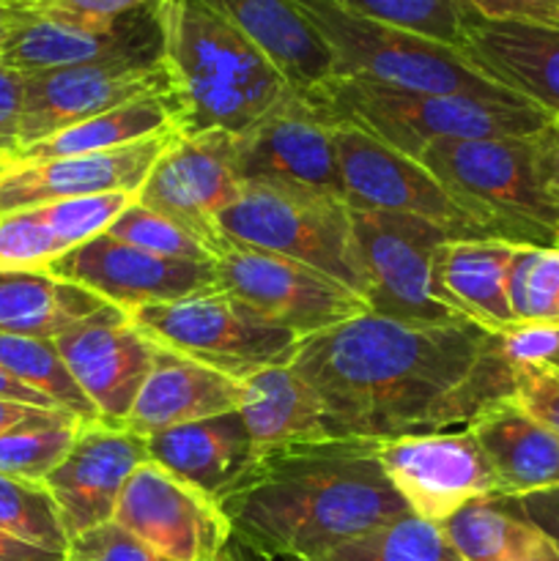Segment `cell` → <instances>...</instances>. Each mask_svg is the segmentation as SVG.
I'll return each instance as SVG.
<instances>
[{"label": "cell", "mask_w": 559, "mask_h": 561, "mask_svg": "<svg viewBox=\"0 0 559 561\" xmlns=\"http://www.w3.org/2000/svg\"><path fill=\"white\" fill-rule=\"evenodd\" d=\"M554 131H557V137H559V115H557V118H554Z\"/></svg>", "instance_id": "57"}, {"label": "cell", "mask_w": 559, "mask_h": 561, "mask_svg": "<svg viewBox=\"0 0 559 561\" xmlns=\"http://www.w3.org/2000/svg\"><path fill=\"white\" fill-rule=\"evenodd\" d=\"M543 162H546V179H548V186H551V195H554V201H557V208H559V137L554 129L546 140V153H543ZM557 244H559V233H557Z\"/></svg>", "instance_id": "51"}, {"label": "cell", "mask_w": 559, "mask_h": 561, "mask_svg": "<svg viewBox=\"0 0 559 561\" xmlns=\"http://www.w3.org/2000/svg\"><path fill=\"white\" fill-rule=\"evenodd\" d=\"M378 460L409 510L444 524L475 499H497V480L469 427L378 442Z\"/></svg>", "instance_id": "12"}, {"label": "cell", "mask_w": 559, "mask_h": 561, "mask_svg": "<svg viewBox=\"0 0 559 561\" xmlns=\"http://www.w3.org/2000/svg\"><path fill=\"white\" fill-rule=\"evenodd\" d=\"M148 460L219 502L255 460L239 411L170 427L148 438Z\"/></svg>", "instance_id": "27"}, {"label": "cell", "mask_w": 559, "mask_h": 561, "mask_svg": "<svg viewBox=\"0 0 559 561\" xmlns=\"http://www.w3.org/2000/svg\"><path fill=\"white\" fill-rule=\"evenodd\" d=\"M239 414L255 455L288 444L334 438L321 398L290 365L266 367L241 378Z\"/></svg>", "instance_id": "28"}, {"label": "cell", "mask_w": 559, "mask_h": 561, "mask_svg": "<svg viewBox=\"0 0 559 561\" xmlns=\"http://www.w3.org/2000/svg\"><path fill=\"white\" fill-rule=\"evenodd\" d=\"M482 20L559 27V0H466Z\"/></svg>", "instance_id": "46"}, {"label": "cell", "mask_w": 559, "mask_h": 561, "mask_svg": "<svg viewBox=\"0 0 559 561\" xmlns=\"http://www.w3.org/2000/svg\"><path fill=\"white\" fill-rule=\"evenodd\" d=\"M515 250L499 239L444 241L433 252V294L466 321L493 334L510 332L518 327L507 294Z\"/></svg>", "instance_id": "23"}, {"label": "cell", "mask_w": 559, "mask_h": 561, "mask_svg": "<svg viewBox=\"0 0 559 561\" xmlns=\"http://www.w3.org/2000/svg\"><path fill=\"white\" fill-rule=\"evenodd\" d=\"M0 367L20 383L31 387L33 392H42L44 398L53 400L58 409L80 416L82 422L102 420L85 392L71 378L69 367L55 348V340L0 334Z\"/></svg>", "instance_id": "33"}, {"label": "cell", "mask_w": 559, "mask_h": 561, "mask_svg": "<svg viewBox=\"0 0 559 561\" xmlns=\"http://www.w3.org/2000/svg\"><path fill=\"white\" fill-rule=\"evenodd\" d=\"M499 343L513 367H559V329L518 323L499 334Z\"/></svg>", "instance_id": "43"}, {"label": "cell", "mask_w": 559, "mask_h": 561, "mask_svg": "<svg viewBox=\"0 0 559 561\" xmlns=\"http://www.w3.org/2000/svg\"><path fill=\"white\" fill-rule=\"evenodd\" d=\"M27 16V9L25 5H16V3H5V0H0V49H3L5 38L14 33V27L20 25L22 20Z\"/></svg>", "instance_id": "53"}, {"label": "cell", "mask_w": 559, "mask_h": 561, "mask_svg": "<svg viewBox=\"0 0 559 561\" xmlns=\"http://www.w3.org/2000/svg\"><path fill=\"white\" fill-rule=\"evenodd\" d=\"M157 16L179 135H241L296 93L250 38L206 5L157 0Z\"/></svg>", "instance_id": "3"}, {"label": "cell", "mask_w": 559, "mask_h": 561, "mask_svg": "<svg viewBox=\"0 0 559 561\" xmlns=\"http://www.w3.org/2000/svg\"><path fill=\"white\" fill-rule=\"evenodd\" d=\"M148 460V438L113 422H82L69 455L44 480L69 542L113 524L115 507L137 466Z\"/></svg>", "instance_id": "20"}, {"label": "cell", "mask_w": 559, "mask_h": 561, "mask_svg": "<svg viewBox=\"0 0 559 561\" xmlns=\"http://www.w3.org/2000/svg\"><path fill=\"white\" fill-rule=\"evenodd\" d=\"M80 425L82 420L75 414H64L58 420L31 422L0 436V474L44 482L69 455Z\"/></svg>", "instance_id": "35"}, {"label": "cell", "mask_w": 559, "mask_h": 561, "mask_svg": "<svg viewBox=\"0 0 559 561\" xmlns=\"http://www.w3.org/2000/svg\"><path fill=\"white\" fill-rule=\"evenodd\" d=\"M69 414V411H53V409H36V405L14 403V400H0V436L16 431L22 425L44 420H58V416ZM80 420V416H77Z\"/></svg>", "instance_id": "48"}, {"label": "cell", "mask_w": 559, "mask_h": 561, "mask_svg": "<svg viewBox=\"0 0 559 561\" xmlns=\"http://www.w3.org/2000/svg\"><path fill=\"white\" fill-rule=\"evenodd\" d=\"M0 529L47 551H69V535L44 482L0 474Z\"/></svg>", "instance_id": "37"}, {"label": "cell", "mask_w": 559, "mask_h": 561, "mask_svg": "<svg viewBox=\"0 0 559 561\" xmlns=\"http://www.w3.org/2000/svg\"><path fill=\"white\" fill-rule=\"evenodd\" d=\"M464 561H524L546 540L502 499H475L442 524Z\"/></svg>", "instance_id": "31"}, {"label": "cell", "mask_w": 559, "mask_h": 561, "mask_svg": "<svg viewBox=\"0 0 559 561\" xmlns=\"http://www.w3.org/2000/svg\"><path fill=\"white\" fill-rule=\"evenodd\" d=\"M214 272L217 290L301 340L367 312V301L329 274L239 241H225Z\"/></svg>", "instance_id": "10"}, {"label": "cell", "mask_w": 559, "mask_h": 561, "mask_svg": "<svg viewBox=\"0 0 559 561\" xmlns=\"http://www.w3.org/2000/svg\"><path fill=\"white\" fill-rule=\"evenodd\" d=\"M329 44L338 77L376 82L398 91L458 93L493 102H529L482 75L458 47L403 31L370 16L351 14L329 0H290Z\"/></svg>", "instance_id": "6"}, {"label": "cell", "mask_w": 559, "mask_h": 561, "mask_svg": "<svg viewBox=\"0 0 559 561\" xmlns=\"http://www.w3.org/2000/svg\"><path fill=\"white\" fill-rule=\"evenodd\" d=\"M60 359L104 422L124 425L159 345L129 321V312L104 307L55 337Z\"/></svg>", "instance_id": "19"}, {"label": "cell", "mask_w": 559, "mask_h": 561, "mask_svg": "<svg viewBox=\"0 0 559 561\" xmlns=\"http://www.w3.org/2000/svg\"><path fill=\"white\" fill-rule=\"evenodd\" d=\"M497 480V499H524L559 488V438L502 398L469 425Z\"/></svg>", "instance_id": "26"}, {"label": "cell", "mask_w": 559, "mask_h": 561, "mask_svg": "<svg viewBox=\"0 0 559 561\" xmlns=\"http://www.w3.org/2000/svg\"><path fill=\"white\" fill-rule=\"evenodd\" d=\"M135 201L137 195H132V192H104V195L71 197V201L47 203V206L36 208H42L49 228L55 230L58 241L69 252L85 241L96 239V236L107 233L110 225Z\"/></svg>", "instance_id": "40"}, {"label": "cell", "mask_w": 559, "mask_h": 561, "mask_svg": "<svg viewBox=\"0 0 559 561\" xmlns=\"http://www.w3.org/2000/svg\"><path fill=\"white\" fill-rule=\"evenodd\" d=\"M219 561H236V559H233V553H230V551H228V548H225L223 559H219Z\"/></svg>", "instance_id": "55"}, {"label": "cell", "mask_w": 559, "mask_h": 561, "mask_svg": "<svg viewBox=\"0 0 559 561\" xmlns=\"http://www.w3.org/2000/svg\"><path fill=\"white\" fill-rule=\"evenodd\" d=\"M151 0H33L25 9L38 16H58L77 22H107L142 9Z\"/></svg>", "instance_id": "44"}, {"label": "cell", "mask_w": 559, "mask_h": 561, "mask_svg": "<svg viewBox=\"0 0 559 561\" xmlns=\"http://www.w3.org/2000/svg\"><path fill=\"white\" fill-rule=\"evenodd\" d=\"M27 75L0 64V157L20 146V121L25 107Z\"/></svg>", "instance_id": "45"}, {"label": "cell", "mask_w": 559, "mask_h": 561, "mask_svg": "<svg viewBox=\"0 0 559 561\" xmlns=\"http://www.w3.org/2000/svg\"><path fill=\"white\" fill-rule=\"evenodd\" d=\"M66 561H173L151 551L146 542L132 537L115 524L96 526L85 535L75 537L66 551Z\"/></svg>", "instance_id": "42"}, {"label": "cell", "mask_w": 559, "mask_h": 561, "mask_svg": "<svg viewBox=\"0 0 559 561\" xmlns=\"http://www.w3.org/2000/svg\"><path fill=\"white\" fill-rule=\"evenodd\" d=\"M5 3H16V5H27V3H33V0H5Z\"/></svg>", "instance_id": "56"}, {"label": "cell", "mask_w": 559, "mask_h": 561, "mask_svg": "<svg viewBox=\"0 0 559 561\" xmlns=\"http://www.w3.org/2000/svg\"><path fill=\"white\" fill-rule=\"evenodd\" d=\"M228 241L274 252L329 274L365 299L343 197L277 184H241L239 197L217 217Z\"/></svg>", "instance_id": "7"}, {"label": "cell", "mask_w": 559, "mask_h": 561, "mask_svg": "<svg viewBox=\"0 0 559 561\" xmlns=\"http://www.w3.org/2000/svg\"><path fill=\"white\" fill-rule=\"evenodd\" d=\"M230 164L239 184H277L343 197L334 129L307 104L301 91L230 137Z\"/></svg>", "instance_id": "13"}, {"label": "cell", "mask_w": 559, "mask_h": 561, "mask_svg": "<svg viewBox=\"0 0 559 561\" xmlns=\"http://www.w3.org/2000/svg\"><path fill=\"white\" fill-rule=\"evenodd\" d=\"M25 107H22L16 148L47 140L60 129H69L137 99L170 93V77L162 60L159 64L118 60V64L25 71Z\"/></svg>", "instance_id": "17"}, {"label": "cell", "mask_w": 559, "mask_h": 561, "mask_svg": "<svg viewBox=\"0 0 559 561\" xmlns=\"http://www.w3.org/2000/svg\"><path fill=\"white\" fill-rule=\"evenodd\" d=\"M464 55L499 85L559 115V27L477 16Z\"/></svg>", "instance_id": "24"}, {"label": "cell", "mask_w": 559, "mask_h": 561, "mask_svg": "<svg viewBox=\"0 0 559 561\" xmlns=\"http://www.w3.org/2000/svg\"><path fill=\"white\" fill-rule=\"evenodd\" d=\"M329 3L351 14L422 33L449 47H458L460 53L471 22L480 16L466 0H329Z\"/></svg>", "instance_id": "34"}, {"label": "cell", "mask_w": 559, "mask_h": 561, "mask_svg": "<svg viewBox=\"0 0 559 561\" xmlns=\"http://www.w3.org/2000/svg\"><path fill=\"white\" fill-rule=\"evenodd\" d=\"M159 64L162 27L157 0L107 22H77L27 11L0 49V64L20 71L69 69L91 64Z\"/></svg>", "instance_id": "16"}, {"label": "cell", "mask_w": 559, "mask_h": 561, "mask_svg": "<svg viewBox=\"0 0 559 561\" xmlns=\"http://www.w3.org/2000/svg\"><path fill=\"white\" fill-rule=\"evenodd\" d=\"M228 551L233 553L236 561H307V559H301V557H294V553L258 551V548L244 546V542L233 540V537H230V542H228Z\"/></svg>", "instance_id": "52"}, {"label": "cell", "mask_w": 559, "mask_h": 561, "mask_svg": "<svg viewBox=\"0 0 559 561\" xmlns=\"http://www.w3.org/2000/svg\"><path fill=\"white\" fill-rule=\"evenodd\" d=\"M250 38L280 75L307 93L338 77L332 49L290 0H195Z\"/></svg>", "instance_id": "25"}, {"label": "cell", "mask_w": 559, "mask_h": 561, "mask_svg": "<svg viewBox=\"0 0 559 561\" xmlns=\"http://www.w3.org/2000/svg\"><path fill=\"white\" fill-rule=\"evenodd\" d=\"M301 96L332 129H360L411 159L436 140L540 137L554 129V115L532 102L398 91L356 77H334Z\"/></svg>", "instance_id": "4"}, {"label": "cell", "mask_w": 559, "mask_h": 561, "mask_svg": "<svg viewBox=\"0 0 559 561\" xmlns=\"http://www.w3.org/2000/svg\"><path fill=\"white\" fill-rule=\"evenodd\" d=\"M507 294L515 323L559 329V244L518 247L510 266Z\"/></svg>", "instance_id": "36"}, {"label": "cell", "mask_w": 559, "mask_h": 561, "mask_svg": "<svg viewBox=\"0 0 559 561\" xmlns=\"http://www.w3.org/2000/svg\"><path fill=\"white\" fill-rule=\"evenodd\" d=\"M0 561H66V553L47 551L0 529Z\"/></svg>", "instance_id": "49"}, {"label": "cell", "mask_w": 559, "mask_h": 561, "mask_svg": "<svg viewBox=\"0 0 559 561\" xmlns=\"http://www.w3.org/2000/svg\"><path fill=\"white\" fill-rule=\"evenodd\" d=\"M64 255L42 208L0 214V272H47Z\"/></svg>", "instance_id": "39"}, {"label": "cell", "mask_w": 559, "mask_h": 561, "mask_svg": "<svg viewBox=\"0 0 559 561\" xmlns=\"http://www.w3.org/2000/svg\"><path fill=\"white\" fill-rule=\"evenodd\" d=\"M129 321L162 348L206 365L225 376H252L266 367L290 365L301 337L263 321L223 290L146 305L129 312Z\"/></svg>", "instance_id": "8"}, {"label": "cell", "mask_w": 559, "mask_h": 561, "mask_svg": "<svg viewBox=\"0 0 559 561\" xmlns=\"http://www.w3.org/2000/svg\"><path fill=\"white\" fill-rule=\"evenodd\" d=\"M170 129H173V107H170V99L146 96L124 104V107L110 110V113L96 115V118H88L82 124L69 126V129H60L58 135L47 137V140L16 148L14 153L0 157V162H44V159L118 151V148L135 146V142L164 135Z\"/></svg>", "instance_id": "30"}, {"label": "cell", "mask_w": 559, "mask_h": 561, "mask_svg": "<svg viewBox=\"0 0 559 561\" xmlns=\"http://www.w3.org/2000/svg\"><path fill=\"white\" fill-rule=\"evenodd\" d=\"M510 398L559 438V367H513Z\"/></svg>", "instance_id": "41"}, {"label": "cell", "mask_w": 559, "mask_h": 561, "mask_svg": "<svg viewBox=\"0 0 559 561\" xmlns=\"http://www.w3.org/2000/svg\"><path fill=\"white\" fill-rule=\"evenodd\" d=\"M217 507L233 540L307 561L411 513L384 474L378 442L367 438H323L255 455Z\"/></svg>", "instance_id": "2"}, {"label": "cell", "mask_w": 559, "mask_h": 561, "mask_svg": "<svg viewBox=\"0 0 559 561\" xmlns=\"http://www.w3.org/2000/svg\"><path fill=\"white\" fill-rule=\"evenodd\" d=\"M0 400H14V403H25V405H36V409H53V411H64L53 403L49 398H44L42 392H33L31 387L16 381L14 376L0 367Z\"/></svg>", "instance_id": "50"}, {"label": "cell", "mask_w": 559, "mask_h": 561, "mask_svg": "<svg viewBox=\"0 0 559 561\" xmlns=\"http://www.w3.org/2000/svg\"><path fill=\"white\" fill-rule=\"evenodd\" d=\"M47 272L91 290L99 299L124 312L217 288L214 263L153 255L107 233L69 250Z\"/></svg>", "instance_id": "18"}, {"label": "cell", "mask_w": 559, "mask_h": 561, "mask_svg": "<svg viewBox=\"0 0 559 561\" xmlns=\"http://www.w3.org/2000/svg\"><path fill=\"white\" fill-rule=\"evenodd\" d=\"M290 367L321 398L334 438L389 442L458 431L513 394V365L499 334L477 323L362 312L301 340Z\"/></svg>", "instance_id": "1"}, {"label": "cell", "mask_w": 559, "mask_h": 561, "mask_svg": "<svg viewBox=\"0 0 559 561\" xmlns=\"http://www.w3.org/2000/svg\"><path fill=\"white\" fill-rule=\"evenodd\" d=\"M113 524L173 561H219L230 542V524L217 502L153 460L129 477Z\"/></svg>", "instance_id": "14"}, {"label": "cell", "mask_w": 559, "mask_h": 561, "mask_svg": "<svg viewBox=\"0 0 559 561\" xmlns=\"http://www.w3.org/2000/svg\"><path fill=\"white\" fill-rule=\"evenodd\" d=\"M107 301L49 272H0V334L55 340Z\"/></svg>", "instance_id": "29"}, {"label": "cell", "mask_w": 559, "mask_h": 561, "mask_svg": "<svg viewBox=\"0 0 559 561\" xmlns=\"http://www.w3.org/2000/svg\"><path fill=\"white\" fill-rule=\"evenodd\" d=\"M524 561H559V548L546 537Z\"/></svg>", "instance_id": "54"}, {"label": "cell", "mask_w": 559, "mask_h": 561, "mask_svg": "<svg viewBox=\"0 0 559 561\" xmlns=\"http://www.w3.org/2000/svg\"><path fill=\"white\" fill-rule=\"evenodd\" d=\"M334 151L351 208L409 214L438 225L455 239H486L480 225L417 159L345 126L334 129Z\"/></svg>", "instance_id": "11"}, {"label": "cell", "mask_w": 559, "mask_h": 561, "mask_svg": "<svg viewBox=\"0 0 559 561\" xmlns=\"http://www.w3.org/2000/svg\"><path fill=\"white\" fill-rule=\"evenodd\" d=\"M351 230L367 312L409 323H471L444 307L431 283L433 252L455 236L427 219L370 208H351Z\"/></svg>", "instance_id": "9"}, {"label": "cell", "mask_w": 559, "mask_h": 561, "mask_svg": "<svg viewBox=\"0 0 559 561\" xmlns=\"http://www.w3.org/2000/svg\"><path fill=\"white\" fill-rule=\"evenodd\" d=\"M507 502L521 518H526L529 524H535L554 546L559 548V488L543 493H532L524 499H502Z\"/></svg>", "instance_id": "47"}, {"label": "cell", "mask_w": 559, "mask_h": 561, "mask_svg": "<svg viewBox=\"0 0 559 561\" xmlns=\"http://www.w3.org/2000/svg\"><path fill=\"white\" fill-rule=\"evenodd\" d=\"M318 561H464L442 524L420 518L414 513L398 515L376 529L340 542Z\"/></svg>", "instance_id": "32"}, {"label": "cell", "mask_w": 559, "mask_h": 561, "mask_svg": "<svg viewBox=\"0 0 559 561\" xmlns=\"http://www.w3.org/2000/svg\"><path fill=\"white\" fill-rule=\"evenodd\" d=\"M170 137L173 129L118 151L44 162H0V214L104 192L137 195Z\"/></svg>", "instance_id": "21"}, {"label": "cell", "mask_w": 559, "mask_h": 561, "mask_svg": "<svg viewBox=\"0 0 559 561\" xmlns=\"http://www.w3.org/2000/svg\"><path fill=\"white\" fill-rule=\"evenodd\" d=\"M241 381L159 345L157 362L142 381L124 427L151 438L170 427L239 411Z\"/></svg>", "instance_id": "22"}, {"label": "cell", "mask_w": 559, "mask_h": 561, "mask_svg": "<svg viewBox=\"0 0 559 561\" xmlns=\"http://www.w3.org/2000/svg\"><path fill=\"white\" fill-rule=\"evenodd\" d=\"M107 236L113 239L135 244L140 250L153 252V255L173 257V261H192V263H214V252L203 239H197L192 230L179 225L175 219L153 211V208L132 203L118 219L107 228Z\"/></svg>", "instance_id": "38"}, {"label": "cell", "mask_w": 559, "mask_h": 561, "mask_svg": "<svg viewBox=\"0 0 559 561\" xmlns=\"http://www.w3.org/2000/svg\"><path fill=\"white\" fill-rule=\"evenodd\" d=\"M548 135L436 140L422 148L417 162L480 225L486 239L557 247L559 208L543 162Z\"/></svg>", "instance_id": "5"}, {"label": "cell", "mask_w": 559, "mask_h": 561, "mask_svg": "<svg viewBox=\"0 0 559 561\" xmlns=\"http://www.w3.org/2000/svg\"><path fill=\"white\" fill-rule=\"evenodd\" d=\"M230 137L225 131L186 137L173 131L151 173L137 192V203L175 219L203 239L214 257L225 247L217 217L239 197L241 184L230 164Z\"/></svg>", "instance_id": "15"}]
</instances>
